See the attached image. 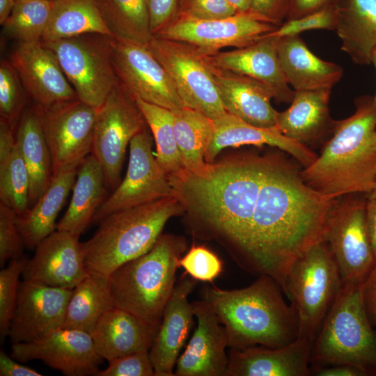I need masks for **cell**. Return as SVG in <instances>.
I'll use <instances>...</instances> for the list:
<instances>
[{"label": "cell", "instance_id": "6da1fadb", "mask_svg": "<svg viewBox=\"0 0 376 376\" xmlns=\"http://www.w3.org/2000/svg\"><path fill=\"white\" fill-rule=\"evenodd\" d=\"M337 199L308 186L298 168L283 155H267L253 213L235 262L251 274L272 276L283 290L292 264L324 240Z\"/></svg>", "mask_w": 376, "mask_h": 376}, {"label": "cell", "instance_id": "7a4b0ae2", "mask_svg": "<svg viewBox=\"0 0 376 376\" xmlns=\"http://www.w3.org/2000/svg\"><path fill=\"white\" fill-rule=\"evenodd\" d=\"M267 155H241L207 163L198 174L169 176L189 215L193 234L215 239L234 260L244 244L262 183Z\"/></svg>", "mask_w": 376, "mask_h": 376}, {"label": "cell", "instance_id": "3957f363", "mask_svg": "<svg viewBox=\"0 0 376 376\" xmlns=\"http://www.w3.org/2000/svg\"><path fill=\"white\" fill-rule=\"evenodd\" d=\"M283 292L274 279L261 274L241 289L206 285L201 297L225 327L228 347L276 348L290 344L299 335L296 312L285 302Z\"/></svg>", "mask_w": 376, "mask_h": 376}, {"label": "cell", "instance_id": "277c9868", "mask_svg": "<svg viewBox=\"0 0 376 376\" xmlns=\"http://www.w3.org/2000/svg\"><path fill=\"white\" fill-rule=\"evenodd\" d=\"M350 117L335 120L333 136L321 153L300 170L304 182L336 198L370 193L376 173V107L373 97L355 100Z\"/></svg>", "mask_w": 376, "mask_h": 376}, {"label": "cell", "instance_id": "5b68a950", "mask_svg": "<svg viewBox=\"0 0 376 376\" xmlns=\"http://www.w3.org/2000/svg\"><path fill=\"white\" fill-rule=\"evenodd\" d=\"M185 211L176 196L114 212L81 243L88 272L110 274L119 266L148 251L169 219Z\"/></svg>", "mask_w": 376, "mask_h": 376}, {"label": "cell", "instance_id": "8992f818", "mask_svg": "<svg viewBox=\"0 0 376 376\" xmlns=\"http://www.w3.org/2000/svg\"><path fill=\"white\" fill-rule=\"evenodd\" d=\"M186 249L184 237L162 234L148 251L119 266L109 276L114 306L159 327Z\"/></svg>", "mask_w": 376, "mask_h": 376}, {"label": "cell", "instance_id": "52a82bcc", "mask_svg": "<svg viewBox=\"0 0 376 376\" xmlns=\"http://www.w3.org/2000/svg\"><path fill=\"white\" fill-rule=\"evenodd\" d=\"M312 367L345 364L376 376V329L364 308L361 285H343L313 341Z\"/></svg>", "mask_w": 376, "mask_h": 376}, {"label": "cell", "instance_id": "ba28073f", "mask_svg": "<svg viewBox=\"0 0 376 376\" xmlns=\"http://www.w3.org/2000/svg\"><path fill=\"white\" fill-rule=\"evenodd\" d=\"M342 288L338 267L324 240L292 264L283 292L296 312L298 338L313 344Z\"/></svg>", "mask_w": 376, "mask_h": 376}, {"label": "cell", "instance_id": "9c48e42d", "mask_svg": "<svg viewBox=\"0 0 376 376\" xmlns=\"http://www.w3.org/2000/svg\"><path fill=\"white\" fill-rule=\"evenodd\" d=\"M111 37L84 33L43 42L52 50L79 100L97 109L118 84Z\"/></svg>", "mask_w": 376, "mask_h": 376}, {"label": "cell", "instance_id": "30bf717a", "mask_svg": "<svg viewBox=\"0 0 376 376\" xmlns=\"http://www.w3.org/2000/svg\"><path fill=\"white\" fill-rule=\"evenodd\" d=\"M168 72L186 107L214 120L226 113L206 54L186 42L152 37L148 45Z\"/></svg>", "mask_w": 376, "mask_h": 376}, {"label": "cell", "instance_id": "8fae6325", "mask_svg": "<svg viewBox=\"0 0 376 376\" xmlns=\"http://www.w3.org/2000/svg\"><path fill=\"white\" fill-rule=\"evenodd\" d=\"M148 126L135 100L119 84L96 110L91 154L103 169L107 186L116 189L126 149Z\"/></svg>", "mask_w": 376, "mask_h": 376}, {"label": "cell", "instance_id": "7c38bea8", "mask_svg": "<svg viewBox=\"0 0 376 376\" xmlns=\"http://www.w3.org/2000/svg\"><path fill=\"white\" fill-rule=\"evenodd\" d=\"M363 200L350 196L336 202L324 240L338 267L343 285H361L376 266L366 228Z\"/></svg>", "mask_w": 376, "mask_h": 376}, {"label": "cell", "instance_id": "4fadbf2b", "mask_svg": "<svg viewBox=\"0 0 376 376\" xmlns=\"http://www.w3.org/2000/svg\"><path fill=\"white\" fill-rule=\"evenodd\" d=\"M111 60L118 84L135 100L171 110L186 107L168 72L148 45L111 37Z\"/></svg>", "mask_w": 376, "mask_h": 376}, {"label": "cell", "instance_id": "5bb4252c", "mask_svg": "<svg viewBox=\"0 0 376 376\" xmlns=\"http://www.w3.org/2000/svg\"><path fill=\"white\" fill-rule=\"evenodd\" d=\"M150 132L147 127L131 140L126 175L98 208L93 222L99 223L118 210L175 196L168 175L158 164L152 150Z\"/></svg>", "mask_w": 376, "mask_h": 376}, {"label": "cell", "instance_id": "9a60e30c", "mask_svg": "<svg viewBox=\"0 0 376 376\" xmlns=\"http://www.w3.org/2000/svg\"><path fill=\"white\" fill-rule=\"evenodd\" d=\"M278 26L248 10L212 19L178 16L153 36L189 42L211 55L224 47L249 46Z\"/></svg>", "mask_w": 376, "mask_h": 376}, {"label": "cell", "instance_id": "2e32d148", "mask_svg": "<svg viewBox=\"0 0 376 376\" xmlns=\"http://www.w3.org/2000/svg\"><path fill=\"white\" fill-rule=\"evenodd\" d=\"M41 110L53 176L78 169L91 153L97 109L77 99Z\"/></svg>", "mask_w": 376, "mask_h": 376}, {"label": "cell", "instance_id": "e0dca14e", "mask_svg": "<svg viewBox=\"0 0 376 376\" xmlns=\"http://www.w3.org/2000/svg\"><path fill=\"white\" fill-rule=\"evenodd\" d=\"M72 289L23 280L10 323L12 343L38 340L62 328Z\"/></svg>", "mask_w": 376, "mask_h": 376}, {"label": "cell", "instance_id": "ac0fdd59", "mask_svg": "<svg viewBox=\"0 0 376 376\" xmlns=\"http://www.w3.org/2000/svg\"><path fill=\"white\" fill-rule=\"evenodd\" d=\"M10 356L19 362L40 359L68 376L95 375L103 359L91 334L66 328L33 342L13 343Z\"/></svg>", "mask_w": 376, "mask_h": 376}, {"label": "cell", "instance_id": "d6986e66", "mask_svg": "<svg viewBox=\"0 0 376 376\" xmlns=\"http://www.w3.org/2000/svg\"><path fill=\"white\" fill-rule=\"evenodd\" d=\"M9 61L27 95L42 109L78 99L56 56L41 40L18 42Z\"/></svg>", "mask_w": 376, "mask_h": 376}, {"label": "cell", "instance_id": "ffe728a7", "mask_svg": "<svg viewBox=\"0 0 376 376\" xmlns=\"http://www.w3.org/2000/svg\"><path fill=\"white\" fill-rule=\"evenodd\" d=\"M22 272L24 280L73 289L88 276L79 237L56 230L35 248Z\"/></svg>", "mask_w": 376, "mask_h": 376}, {"label": "cell", "instance_id": "44dd1931", "mask_svg": "<svg viewBox=\"0 0 376 376\" xmlns=\"http://www.w3.org/2000/svg\"><path fill=\"white\" fill-rule=\"evenodd\" d=\"M191 303L197 326L177 360L174 375L226 376L228 356L225 327L206 301Z\"/></svg>", "mask_w": 376, "mask_h": 376}, {"label": "cell", "instance_id": "7402d4cb", "mask_svg": "<svg viewBox=\"0 0 376 376\" xmlns=\"http://www.w3.org/2000/svg\"><path fill=\"white\" fill-rule=\"evenodd\" d=\"M198 281L184 274L176 282L164 311L158 332L149 351L155 376H173L180 352L194 325L188 297Z\"/></svg>", "mask_w": 376, "mask_h": 376}, {"label": "cell", "instance_id": "603a6c76", "mask_svg": "<svg viewBox=\"0 0 376 376\" xmlns=\"http://www.w3.org/2000/svg\"><path fill=\"white\" fill-rule=\"evenodd\" d=\"M279 38L265 36L249 46L207 55L209 61L223 70L253 78L273 92L279 102L290 103L294 90L283 72L277 51Z\"/></svg>", "mask_w": 376, "mask_h": 376}, {"label": "cell", "instance_id": "cb8c5ba5", "mask_svg": "<svg viewBox=\"0 0 376 376\" xmlns=\"http://www.w3.org/2000/svg\"><path fill=\"white\" fill-rule=\"evenodd\" d=\"M311 345L308 340L298 338L276 348L261 345L230 348L226 376L311 375Z\"/></svg>", "mask_w": 376, "mask_h": 376}, {"label": "cell", "instance_id": "d4e9b609", "mask_svg": "<svg viewBox=\"0 0 376 376\" xmlns=\"http://www.w3.org/2000/svg\"><path fill=\"white\" fill-rule=\"evenodd\" d=\"M208 62L226 112L256 127H276L278 111L271 104L274 95L268 86L249 77L217 68L209 60Z\"/></svg>", "mask_w": 376, "mask_h": 376}, {"label": "cell", "instance_id": "484cf974", "mask_svg": "<svg viewBox=\"0 0 376 376\" xmlns=\"http://www.w3.org/2000/svg\"><path fill=\"white\" fill-rule=\"evenodd\" d=\"M212 136L205 154L207 163H212L224 148L242 145L276 147L292 155L304 168L312 164L318 156L306 145L284 136L277 127H256L228 112L212 120Z\"/></svg>", "mask_w": 376, "mask_h": 376}, {"label": "cell", "instance_id": "4316f807", "mask_svg": "<svg viewBox=\"0 0 376 376\" xmlns=\"http://www.w3.org/2000/svg\"><path fill=\"white\" fill-rule=\"evenodd\" d=\"M159 328L113 306L102 315L91 335L97 352L109 362L132 352L150 351Z\"/></svg>", "mask_w": 376, "mask_h": 376}, {"label": "cell", "instance_id": "83f0119b", "mask_svg": "<svg viewBox=\"0 0 376 376\" xmlns=\"http://www.w3.org/2000/svg\"><path fill=\"white\" fill-rule=\"evenodd\" d=\"M280 64L294 91L332 88L343 75V68L315 55L299 35L279 38Z\"/></svg>", "mask_w": 376, "mask_h": 376}, {"label": "cell", "instance_id": "f1b7e54d", "mask_svg": "<svg viewBox=\"0 0 376 376\" xmlns=\"http://www.w3.org/2000/svg\"><path fill=\"white\" fill-rule=\"evenodd\" d=\"M331 88L294 91L290 107L277 112L276 127L286 137L306 145L332 131L329 114Z\"/></svg>", "mask_w": 376, "mask_h": 376}, {"label": "cell", "instance_id": "f546056e", "mask_svg": "<svg viewBox=\"0 0 376 376\" xmlns=\"http://www.w3.org/2000/svg\"><path fill=\"white\" fill-rule=\"evenodd\" d=\"M15 140L29 173V207L49 187L52 178V162L46 140L41 108L26 107L18 122Z\"/></svg>", "mask_w": 376, "mask_h": 376}, {"label": "cell", "instance_id": "4dcf8cb0", "mask_svg": "<svg viewBox=\"0 0 376 376\" xmlns=\"http://www.w3.org/2000/svg\"><path fill=\"white\" fill-rule=\"evenodd\" d=\"M337 8L340 49L355 64L370 65L376 47V0H339Z\"/></svg>", "mask_w": 376, "mask_h": 376}, {"label": "cell", "instance_id": "1f68e13d", "mask_svg": "<svg viewBox=\"0 0 376 376\" xmlns=\"http://www.w3.org/2000/svg\"><path fill=\"white\" fill-rule=\"evenodd\" d=\"M107 187L102 166L91 153L78 167L70 204L56 230L79 237L105 200Z\"/></svg>", "mask_w": 376, "mask_h": 376}, {"label": "cell", "instance_id": "d6a6232c", "mask_svg": "<svg viewBox=\"0 0 376 376\" xmlns=\"http://www.w3.org/2000/svg\"><path fill=\"white\" fill-rule=\"evenodd\" d=\"M77 169L61 172L55 176L40 198L26 212L17 218L24 246L36 248L56 228V219L75 184Z\"/></svg>", "mask_w": 376, "mask_h": 376}, {"label": "cell", "instance_id": "836d02e7", "mask_svg": "<svg viewBox=\"0 0 376 376\" xmlns=\"http://www.w3.org/2000/svg\"><path fill=\"white\" fill-rule=\"evenodd\" d=\"M29 173L15 140L14 127L0 119V202L18 216L29 208Z\"/></svg>", "mask_w": 376, "mask_h": 376}, {"label": "cell", "instance_id": "e575fe53", "mask_svg": "<svg viewBox=\"0 0 376 376\" xmlns=\"http://www.w3.org/2000/svg\"><path fill=\"white\" fill-rule=\"evenodd\" d=\"M113 306L109 276L89 272L72 289L62 328L91 334L102 315Z\"/></svg>", "mask_w": 376, "mask_h": 376}, {"label": "cell", "instance_id": "d590c367", "mask_svg": "<svg viewBox=\"0 0 376 376\" xmlns=\"http://www.w3.org/2000/svg\"><path fill=\"white\" fill-rule=\"evenodd\" d=\"M49 22L43 42L96 33L113 37L99 10L96 0H51Z\"/></svg>", "mask_w": 376, "mask_h": 376}, {"label": "cell", "instance_id": "8d00e7d4", "mask_svg": "<svg viewBox=\"0 0 376 376\" xmlns=\"http://www.w3.org/2000/svg\"><path fill=\"white\" fill-rule=\"evenodd\" d=\"M172 111L175 137L185 169L201 173L207 165L205 154L213 134L212 120L187 107Z\"/></svg>", "mask_w": 376, "mask_h": 376}, {"label": "cell", "instance_id": "74e56055", "mask_svg": "<svg viewBox=\"0 0 376 376\" xmlns=\"http://www.w3.org/2000/svg\"><path fill=\"white\" fill-rule=\"evenodd\" d=\"M113 37L148 45L153 37L146 0H96Z\"/></svg>", "mask_w": 376, "mask_h": 376}, {"label": "cell", "instance_id": "f35d334b", "mask_svg": "<svg viewBox=\"0 0 376 376\" xmlns=\"http://www.w3.org/2000/svg\"><path fill=\"white\" fill-rule=\"evenodd\" d=\"M135 101L152 134L158 164L168 175L180 173L185 167L175 137L173 111L140 98Z\"/></svg>", "mask_w": 376, "mask_h": 376}, {"label": "cell", "instance_id": "ab89813d", "mask_svg": "<svg viewBox=\"0 0 376 376\" xmlns=\"http://www.w3.org/2000/svg\"><path fill=\"white\" fill-rule=\"evenodd\" d=\"M51 0H28L17 2L1 24L3 33L18 42L41 40L49 20Z\"/></svg>", "mask_w": 376, "mask_h": 376}, {"label": "cell", "instance_id": "60d3db41", "mask_svg": "<svg viewBox=\"0 0 376 376\" xmlns=\"http://www.w3.org/2000/svg\"><path fill=\"white\" fill-rule=\"evenodd\" d=\"M27 95L22 84L10 61H1L0 65V116L15 127L26 104Z\"/></svg>", "mask_w": 376, "mask_h": 376}, {"label": "cell", "instance_id": "b9f144b4", "mask_svg": "<svg viewBox=\"0 0 376 376\" xmlns=\"http://www.w3.org/2000/svg\"><path fill=\"white\" fill-rule=\"evenodd\" d=\"M27 259L21 257L9 261L0 271V334L3 340L8 335L9 327L15 309L19 278L24 269Z\"/></svg>", "mask_w": 376, "mask_h": 376}, {"label": "cell", "instance_id": "7bdbcfd3", "mask_svg": "<svg viewBox=\"0 0 376 376\" xmlns=\"http://www.w3.org/2000/svg\"><path fill=\"white\" fill-rule=\"evenodd\" d=\"M179 267L196 281L213 283L223 272L219 256L205 246L193 244L179 260Z\"/></svg>", "mask_w": 376, "mask_h": 376}, {"label": "cell", "instance_id": "ee69618b", "mask_svg": "<svg viewBox=\"0 0 376 376\" xmlns=\"http://www.w3.org/2000/svg\"><path fill=\"white\" fill-rule=\"evenodd\" d=\"M338 18L337 3L304 16L285 20L269 34L277 38L299 35L316 29L336 30Z\"/></svg>", "mask_w": 376, "mask_h": 376}, {"label": "cell", "instance_id": "f6af8a7d", "mask_svg": "<svg viewBox=\"0 0 376 376\" xmlns=\"http://www.w3.org/2000/svg\"><path fill=\"white\" fill-rule=\"evenodd\" d=\"M17 213L0 202V265L22 257L23 239L17 224Z\"/></svg>", "mask_w": 376, "mask_h": 376}, {"label": "cell", "instance_id": "bcb514c9", "mask_svg": "<svg viewBox=\"0 0 376 376\" xmlns=\"http://www.w3.org/2000/svg\"><path fill=\"white\" fill-rule=\"evenodd\" d=\"M96 376H155L149 350L132 352L109 361V366L99 370Z\"/></svg>", "mask_w": 376, "mask_h": 376}, {"label": "cell", "instance_id": "7dc6e473", "mask_svg": "<svg viewBox=\"0 0 376 376\" xmlns=\"http://www.w3.org/2000/svg\"><path fill=\"white\" fill-rule=\"evenodd\" d=\"M237 11L228 0H180L179 16L212 19L226 17Z\"/></svg>", "mask_w": 376, "mask_h": 376}, {"label": "cell", "instance_id": "c3c4849f", "mask_svg": "<svg viewBox=\"0 0 376 376\" xmlns=\"http://www.w3.org/2000/svg\"><path fill=\"white\" fill-rule=\"evenodd\" d=\"M152 36L173 22L180 13V0H146Z\"/></svg>", "mask_w": 376, "mask_h": 376}, {"label": "cell", "instance_id": "681fc988", "mask_svg": "<svg viewBox=\"0 0 376 376\" xmlns=\"http://www.w3.org/2000/svg\"><path fill=\"white\" fill-rule=\"evenodd\" d=\"M288 0H251L249 11L276 26L286 19Z\"/></svg>", "mask_w": 376, "mask_h": 376}, {"label": "cell", "instance_id": "f907efd6", "mask_svg": "<svg viewBox=\"0 0 376 376\" xmlns=\"http://www.w3.org/2000/svg\"><path fill=\"white\" fill-rule=\"evenodd\" d=\"M339 0H288L285 19L297 18L335 5Z\"/></svg>", "mask_w": 376, "mask_h": 376}, {"label": "cell", "instance_id": "816d5d0a", "mask_svg": "<svg viewBox=\"0 0 376 376\" xmlns=\"http://www.w3.org/2000/svg\"><path fill=\"white\" fill-rule=\"evenodd\" d=\"M366 313L376 329V266L361 285Z\"/></svg>", "mask_w": 376, "mask_h": 376}, {"label": "cell", "instance_id": "f5cc1de1", "mask_svg": "<svg viewBox=\"0 0 376 376\" xmlns=\"http://www.w3.org/2000/svg\"><path fill=\"white\" fill-rule=\"evenodd\" d=\"M9 357L4 351L0 352V375L1 376H41L38 371L20 364Z\"/></svg>", "mask_w": 376, "mask_h": 376}, {"label": "cell", "instance_id": "db71d44e", "mask_svg": "<svg viewBox=\"0 0 376 376\" xmlns=\"http://www.w3.org/2000/svg\"><path fill=\"white\" fill-rule=\"evenodd\" d=\"M311 375L315 376H365L358 368L345 364L310 367Z\"/></svg>", "mask_w": 376, "mask_h": 376}, {"label": "cell", "instance_id": "11a10c76", "mask_svg": "<svg viewBox=\"0 0 376 376\" xmlns=\"http://www.w3.org/2000/svg\"><path fill=\"white\" fill-rule=\"evenodd\" d=\"M366 224L370 244L376 260V200L367 199Z\"/></svg>", "mask_w": 376, "mask_h": 376}, {"label": "cell", "instance_id": "9f6ffc18", "mask_svg": "<svg viewBox=\"0 0 376 376\" xmlns=\"http://www.w3.org/2000/svg\"><path fill=\"white\" fill-rule=\"evenodd\" d=\"M16 0H0V24H2L11 13Z\"/></svg>", "mask_w": 376, "mask_h": 376}, {"label": "cell", "instance_id": "6f0895ef", "mask_svg": "<svg viewBox=\"0 0 376 376\" xmlns=\"http://www.w3.org/2000/svg\"><path fill=\"white\" fill-rule=\"evenodd\" d=\"M237 12L248 11L251 0H228Z\"/></svg>", "mask_w": 376, "mask_h": 376}, {"label": "cell", "instance_id": "680465c9", "mask_svg": "<svg viewBox=\"0 0 376 376\" xmlns=\"http://www.w3.org/2000/svg\"><path fill=\"white\" fill-rule=\"evenodd\" d=\"M373 64L376 69V47L373 50L370 55V64ZM373 102L376 107V93L373 96Z\"/></svg>", "mask_w": 376, "mask_h": 376}, {"label": "cell", "instance_id": "91938a15", "mask_svg": "<svg viewBox=\"0 0 376 376\" xmlns=\"http://www.w3.org/2000/svg\"><path fill=\"white\" fill-rule=\"evenodd\" d=\"M368 198L376 200V173L375 176L373 187L370 193L368 194Z\"/></svg>", "mask_w": 376, "mask_h": 376}, {"label": "cell", "instance_id": "94428289", "mask_svg": "<svg viewBox=\"0 0 376 376\" xmlns=\"http://www.w3.org/2000/svg\"><path fill=\"white\" fill-rule=\"evenodd\" d=\"M28 1V0H16V3L19 2V1Z\"/></svg>", "mask_w": 376, "mask_h": 376}]
</instances>
